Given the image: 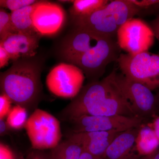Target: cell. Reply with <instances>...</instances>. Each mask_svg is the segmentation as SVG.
Returning <instances> with one entry per match:
<instances>
[{
    "label": "cell",
    "mask_w": 159,
    "mask_h": 159,
    "mask_svg": "<svg viewBox=\"0 0 159 159\" xmlns=\"http://www.w3.org/2000/svg\"><path fill=\"white\" fill-rule=\"evenodd\" d=\"M116 73L84 86L61 111V119L71 122L84 116H131L130 104L117 84Z\"/></svg>",
    "instance_id": "1"
},
{
    "label": "cell",
    "mask_w": 159,
    "mask_h": 159,
    "mask_svg": "<svg viewBox=\"0 0 159 159\" xmlns=\"http://www.w3.org/2000/svg\"><path fill=\"white\" fill-rule=\"evenodd\" d=\"M43 61L37 55L22 58L12 63L11 66L1 73L2 93L12 102L25 108H31L37 104L42 92L41 74Z\"/></svg>",
    "instance_id": "2"
},
{
    "label": "cell",
    "mask_w": 159,
    "mask_h": 159,
    "mask_svg": "<svg viewBox=\"0 0 159 159\" xmlns=\"http://www.w3.org/2000/svg\"><path fill=\"white\" fill-rule=\"evenodd\" d=\"M142 10L131 0H114L89 15L71 16V21L73 28L101 37H116L120 27Z\"/></svg>",
    "instance_id": "3"
},
{
    "label": "cell",
    "mask_w": 159,
    "mask_h": 159,
    "mask_svg": "<svg viewBox=\"0 0 159 159\" xmlns=\"http://www.w3.org/2000/svg\"><path fill=\"white\" fill-rule=\"evenodd\" d=\"M121 50L116 37H101L93 48L70 64L81 69L89 82L97 81L104 74L109 64L116 62Z\"/></svg>",
    "instance_id": "4"
},
{
    "label": "cell",
    "mask_w": 159,
    "mask_h": 159,
    "mask_svg": "<svg viewBox=\"0 0 159 159\" xmlns=\"http://www.w3.org/2000/svg\"><path fill=\"white\" fill-rule=\"evenodd\" d=\"M121 73L152 90L159 88V55L148 51L135 55L121 54L117 60Z\"/></svg>",
    "instance_id": "5"
},
{
    "label": "cell",
    "mask_w": 159,
    "mask_h": 159,
    "mask_svg": "<svg viewBox=\"0 0 159 159\" xmlns=\"http://www.w3.org/2000/svg\"><path fill=\"white\" fill-rule=\"evenodd\" d=\"M25 128L31 145L37 150L53 149L59 144V121L46 111L36 109L28 118Z\"/></svg>",
    "instance_id": "6"
},
{
    "label": "cell",
    "mask_w": 159,
    "mask_h": 159,
    "mask_svg": "<svg viewBox=\"0 0 159 159\" xmlns=\"http://www.w3.org/2000/svg\"><path fill=\"white\" fill-rule=\"evenodd\" d=\"M81 69L68 63L61 62L54 66L46 78L49 91L64 99H73L81 90L85 79Z\"/></svg>",
    "instance_id": "7"
},
{
    "label": "cell",
    "mask_w": 159,
    "mask_h": 159,
    "mask_svg": "<svg viewBox=\"0 0 159 159\" xmlns=\"http://www.w3.org/2000/svg\"><path fill=\"white\" fill-rule=\"evenodd\" d=\"M116 79L136 116L145 121L155 114L157 108V96L152 90L116 71Z\"/></svg>",
    "instance_id": "8"
},
{
    "label": "cell",
    "mask_w": 159,
    "mask_h": 159,
    "mask_svg": "<svg viewBox=\"0 0 159 159\" xmlns=\"http://www.w3.org/2000/svg\"><path fill=\"white\" fill-rule=\"evenodd\" d=\"M154 37L150 26L143 20L135 18L122 25L116 36L120 49L131 55L148 51L153 45Z\"/></svg>",
    "instance_id": "9"
},
{
    "label": "cell",
    "mask_w": 159,
    "mask_h": 159,
    "mask_svg": "<svg viewBox=\"0 0 159 159\" xmlns=\"http://www.w3.org/2000/svg\"><path fill=\"white\" fill-rule=\"evenodd\" d=\"M73 132L117 131L122 132L140 127L145 122L139 117L122 116H84L74 119Z\"/></svg>",
    "instance_id": "10"
},
{
    "label": "cell",
    "mask_w": 159,
    "mask_h": 159,
    "mask_svg": "<svg viewBox=\"0 0 159 159\" xmlns=\"http://www.w3.org/2000/svg\"><path fill=\"white\" fill-rule=\"evenodd\" d=\"M66 17L62 6L46 1H38L32 14L34 29L41 36L58 33L64 25Z\"/></svg>",
    "instance_id": "11"
},
{
    "label": "cell",
    "mask_w": 159,
    "mask_h": 159,
    "mask_svg": "<svg viewBox=\"0 0 159 159\" xmlns=\"http://www.w3.org/2000/svg\"><path fill=\"white\" fill-rule=\"evenodd\" d=\"M101 37L84 29L73 28L61 40L57 55L63 62L70 63L89 51Z\"/></svg>",
    "instance_id": "12"
},
{
    "label": "cell",
    "mask_w": 159,
    "mask_h": 159,
    "mask_svg": "<svg viewBox=\"0 0 159 159\" xmlns=\"http://www.w3.org/2000/svg\"><path fill=\"white\" fill-rule=\"evenodd\" d=\"M41 36L38 33H15L0 41V44L8 52L11 60L14 62L20 58L36 55Z\"/></svg>",
    "instance_id": "13"
},
{
    "label": "cell",
    "mask_w": 159,
    "mask_h": 159,
    "mask_svg": "<svg viewBox=\"0 0 159 159\" xmlns=\"http://www.w3.org/2000/svg\"><path fill=\"white\" fill-rule=\"evenodd\" d=\"M120 133L117 131H98L72 133L69 139L82 146L95 157H103L107 149Z\"/></svg>",
    "instance_id": "14"
},
{
    "label": "cell",
    "mask_w": 159,
    "mask_h": 159,
    "mask_svg": "<svg viewBox=\"0 0 159 159\" xmlns=\"http://www.w3.org/2000/svg\"><path fill=\"white\" fill-rule=\"evenodd\" d=\"M140 127L120 133L107 149L103 157L106 159H126L131 151L134 148Z\"/></svg>",
    "instance_id": "15"
},
{
    "label": "cell",
    "mask_w": 159,
    "mask_h": 159,
    "mask_svg": "<svg viewBox=\"0 0 159 159\" xmlns=\"http://www.w3.org/2000/svg\"><path fill=\"white\" fill-rule=\"evenodd\" d=\"M36 2L16 11H11V23L15 33H37L34 29L32 20V14Z\"/></svg>",
    "instance_id": "16"
},
{
    "label": "cell",
    "mask_w": 159,
    "mask_h": 159,
    "mask_svg": "<svg viewBox=\"0 0 159 159\" xmlns=\"http://www.w3.org/2000/svg\"><path fill=\"white\" fill-rule=\"evenodd\" d=\"M159 147V140L152 127L143 123L139 129L135 148L139 153L148 155Z\"/></svg>",
    "instance_id": "17"
},
{
    "label": "cell",
    "mask_w": 159,
    "mask_h": 159,
    "mask_svg": "<svg viewBox=\"0 0 159 159\" xmlns=\"http://www.w3.org/2000/svg\"><path fill=\"white\" fill-rule=\"evenodd\" d=\"M83 149L78 143L68 139L51 149L50 159H80Z\"/></svg>",
    "instance_id": "18"
},
{
    "label": "cell",
    "mask_w": 159,
    "mask_h": 159,
    "mask_svg": "<svg viewBox=\"0 0 159 159\" xmlns=\"http://www.w3.org/2000/svg\"><path fill=\"white\" fill-rule=\"evenodd\" d=\"M109 2L108 0H75L69 9L70 16L89 15L105 6Z\"/></svg>",
    "instance_id": "19"
},
{
    "label": "cell",
    "mask_w": 159,
    "mask_h": 159,
    "mask_svg": "<svg viewBox=\"0 0 159 159\" xmlns=\"http://www.w3.org/2000/svg\"><path fill=\"white\" fill-rule=\"evenodd\" d=\"M26 108L16 105L11 108L7 116V123L11 129H20L25 127L28 120Z\"/></svg>",
    "instance_id": "20"
},
{
    "label": "cell",
    "mask_w": 159,
    "mask_h": 159,
    "mask_svg": "<svg viewBox=\"0 0 159 159\" xmlns=\"http://www.w3.org/2000/svg\"><path fill=\"white\" fill-rule=\"evenodd\" d=\"M15 33L10 13L1 8L0 9V41L3 40L9 35Z\"/></svg>",
    "instance_id": "21"
},
{
    "label": "cell",
    "mask_w": 159,
    "mask_h": 159,
    "mask_svg": "<svg viewBox=\"0 0 159 159\" xmlns=\"http://www.w3.org/2000/svg\"><path fill=\"white\" fill-rule=\"evenodd\" d=\"M37 1L34 0H1L0 6L2 8L9 9L12 11L33 5Z\"/></svg>",
    "instance_id": "22"
},
{
    "label": "cell",
    "mask_w": 159,
    "mask_h": 159,
    "mask_svg": "<svg viewBox=\"0 0 159 159\" xmlns=\"http://www.w3.org/2000/svg\"><path fill=\"white\" fill-rule=\"evenodd\" d=\"M12 102L6 95L1 93L0 96V119H3L8 116L11 110V104Z\"/></svg>",
    "instance_id": "23"
},
{
    "label": "cell",
    "mask_w": 159,
    "mask_h": 159,
    "mask_svg": "<svg viewBox=\"0 0 159 159\" xmlns=\"http://www.w3.org/2000/svg\"><path fill=\"white\" fill-rule=\"evenodd\" d=\"M132 2L142 9L159 5V0H131Z\"/></svg>",
    "instance_id": "24"
},
{
    "label": "cell",
    "mask_w": 159,
    "mask_h": 159,
    "mask_svg": "<svg viewBox=\"0 0 159 159\" xmlns=\"http://www.w3.org/2000/svg\"><path fill=\"white\" fill-rule=\"evenodd\" d=\"M11 60L10 55L5 48L0 44V68H3L8 65L9 60Z\"/></svg>",
    "instance_id": "25"
},
{
    "label": "cell",
    "mask_w": 159,
    "mask_h": 159,
    "mask_svg": "<svg viewBox=\"0 0 159 159\" xmlns=\"http://www.w3.org/2000/svg\"><path fill=\"white\" fill-rule=\"evenodd\" d=\"M0 159H15L11 150L2 143L0 145Z\"/></svg>",
    "instance_id": "26"
},
{
    "label": "cell",
    "mask_w": 159,
    "mask_h": 159,
    "mask_svg": "<svg viewBox=\"0 0 159 159\" xmlns=\"http://www.w3.org/2000/svg\"><path fill=\"white\" fill-rule=\"evenodd\" d=\"M149 26L153 32L154 37L159 41V16L152 21Z\"/></svg>",
    "instance_id": "27"
},
{
    "label": "cell",
    "mask_w": 159,
    "mask_h": 159,
    "mask_svg": "<svg viewBox=\"0 0 159 159\" xmlns=\"http://www.w3.org/2000/svg\"><path fill=\"white\" fill-rule=\"evenodd\" d=\"M49 156L45 155L39 152H33L29 155L26 158L23 157H19L18 159H49Z\"/></svg>",
    "instance_id": "28"
},
{
    "label": "cell",
    "mask_w": 159,
    "mask_h": 159,
    "mask_svg": "<svg viewBox=\"0 0 159 159\" xmlns=\"http://www.w3.org/2000/svg\"><path fill=\"white\" fill-rule=\"evenodd\" d=\"M10 128L7 123L6 120L3 119H0V134L1 136L6 135L9 133Z\"/></svg>",
    "instance_id": "29"
},
{
    "label": "cell",
    "mask_w": 159,
    "mask_h": 159,
    "mask_svg": "<svg viewBox=\"0 0 159 159\" xmlns=\"http://www.w3.org/2000/svg\"><path fill=\"white\" fill-rule=\"evenodd\" d=\"M152 127L159 140V116L157 117L154 119Z\"/></svg>",
    "instance_id": "30"
},
{
    "label": "cell",
    "mask_w": 159,
    "mask_h": 159,
    "mask_svg": "<svg viewBox=\"0 0 159 159\" xmlns=\"http://www.w3.org/2000/svg\"><path fill=\"white\" fill-rule=\"evenodd\" d=\"M95 158V157L88 152L83 150L80 159H94Z\"/></svg>",
    "instance_id": "31"
},
{
    "label": "cell",
    "mask_w": 159,
    "mask_h": 159,
    "mask_svg": "<svg viewBox=\"0 0 159 159\" xmlns=\"http://www.w3.org/2000/svg\"><path fill=\"white\" fill-rule=\"evenodd\" d=\"M148 156V159H159V148Z\"/></svg>",
    "instance_id": "32"
},
{
    "label": "cell",
    "mask_w": 159,
    "mask_h": 159,
    "mask_svg": "<svg viewBox=\"0 0 159 159\" xmlns=\"http://www.w3.org/2000/svg\"><path fill=\"white\" fill-rule=\"evenodd\" d=\"M156 96L157 99V105L159 103V94L158 95H156Z\"/></svg>",
    "instance_id": "33"
},
{
    "label": "cell",
    "mask_w": 159,
    "mask_h": 159,
    "mask_svg": "<svg viewBox=\"0 0 159 159\" xmlns=\"http://www.w3.org/2000/svg\"><path fill=\"white\" fill-rule=\"evenodd\" d=\"M103 157H95L94 159H102V158Z\"/></svg>",
    "instance_id": "34"
},
{
    "label": "cell",
    "mask_w": 159,
    "mask_h": 159,
    "mask_svg": "<svg viewBox=\"0 0 159 159\" xmlns=\"http://www.w3.org/2000/svg\"><path fill=\"white\" fill-rule=\"evenodd\" d=\"M49 159H50V157H49Z\"/></svg>",
    "instance_id": "35"
}]
</instances>
